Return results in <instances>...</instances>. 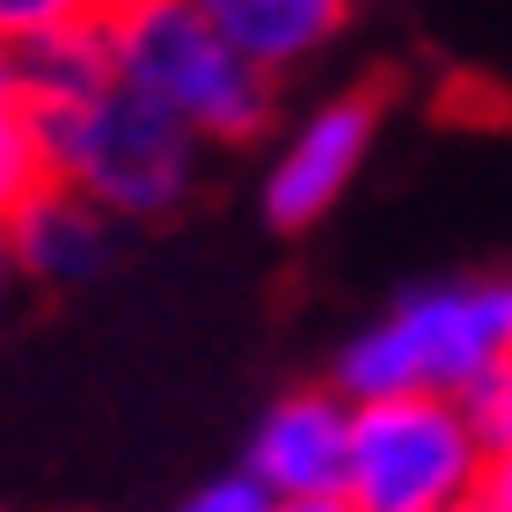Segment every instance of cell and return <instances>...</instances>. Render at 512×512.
Listing matches in <instances>:
<instances>
[{"label": "cell", "instance_id": "cell-1", "mask_svg": "<svg viewBox=\"0 0 512 512\" xmlns=\"http://www.w3.org/2000/svg\"><path fill=\"white\" fill-rule=\"evenodd\" d=\"M110 30V66L118 81L147 88L161 110H176L205 147H249L271 132L278 110V74L242 59L198 0H147L103 22Z\"/></svg>", "mask_w": 512, "mask_h": 512}, {"label": "cell", "instance_id": "cell-2", "mask_svg": "<svg viewBox=\"0 0 512 512\" xmlns=\"http://www.w3.org/2000/svg\"><path fill=\"white\" fill-rule=\"evenodd\" d=\"M44 161L59 183H74L103 205L110 220H161L191 198L198 183V147L205 139L161 110L147 88L110 74L96 96L44 110Z\"/></svg>", "mask_w": 512, "mask_h": 512}, {"label": "cell", "instance_id": "cell-3", "mask_svg": "<svg viewBox=\"0 0 512 512\" xmlns=\"http://www.w3.org/2000/svg\"><path fill=\"white\" fill-rule=\"evenodd\" d=\"M512 352V278H454V286H417L381 322L344 344L337 388L352 395H461L476 374Z\"/></svg>", "mask_w": 512, "mask_h": 512}, {"label": "cell", "instance_id": "cell-4", "mask_svg": "<svg viewBox=\"0 0 512 512\" xmlns=\"http://www.w3.org/2000/svg\"><path fill=\"white\" fill-rule=\"evenodd\" d=\"M483 439L469 432L461 395L403 388L352 403V469L344 505L352 512H454L476 498Z\"/></svg>", "mask_w": 512, "mask_h": 512}, {"label": "cell", "instance_id": "cell-5", "mask_svg": "<svg viewBox=\"0 0 512 512\" xmlns=\"http://www.w3.org/2000/svg\"><path fill=\"white\" fill-rule=\"evenodd\" d=\"M374 139H381V88H344V96L315 103L308 118L286 132V147L271 154V169H264V220L278 235L315 227L359 183Z\"/></svg>", "mask_w": 512, "mask_h": 512}, {"label": "cell", "instance_id": "cell-6", "mask_svg": "<svg viewBox=\"0 0 512 512\" xmlns=\"http://www.w3.org/2000/svg\"><path fill=\"white\" fill-rule=\"evenodd\" d=\"M249 469L264 476L278 512H344L352 469V395L344 388H293L256 417Z\"/></svg>", "mask_w": 512, "mask_h": 512}, {"label": "cell", "instance_id": "cell-7", "mask_svg": "<svg viewBox=\"0 0 512 512\" xmlns=\"http://www.w3.org/2000/svg\"><path fill=\"white\" fill-rule=\"evenodd\" d=\"M8 242H15V264H22V286H88L103 264H110V213L74 183L44 176L30 198L8 213Z\"/></svg>", "mask_w": 512, "mask_h": 512}, {"label": "cell", "instance_id": "cell-8", "mask_svg": "<svg viewBox=\"0 0 512 512\" xmlns=\"http://www.w3.org/2000/svg\"><path fill=\"white\" fill-rule=\"evenodd\" d=\"M198 8L242 59L264 66V74L308 66L315 52H330L337 30L352 22V0H198Z\"/></svg>", "mask_w": 512, "mask_h": 512}, {"label": "cell", "instance_id": "cell-9", "mask_svg": "<svg viewBox=\"0 0 512 512\" xmlns=\"http://www.w3.org/2000/svg\"><path fill=\"white\" fill-rule=\"evenodd\" d=\"M110 74H118V66H110V30L96 15H74V22H59V30H44V37L8 44V81L37 118L96 96Z\"/></svg>", "mask_w": 512, "mask_h": 512}, {"label": "cell", "instance_id": "cell-10", "mask_svg": "<svg viewBox=\"0 0 512 512\" xmlns=\"http://www.w3.org/2000/svg\"><path fill=\"white\" fill-rule=\"evenodd\" d=\"M44 176H52V161H44V125H37V110L15 96V81L0 74V220H8Z\"/></svg>", "mask_w": 512, "mask_h": 512}, {"label": "cell", "instance_id": "cell-11", "mask_svg": "<svg viewBox=\"0 0 512 512\" xmlns=\"http://www.w3.org/2000/svg\"><path fill=\"white\" fill-rule=\"evenodd\" d=\"M461 410H469V432L483 439V454L512 447V352L491 366V374H476L461 388Z\"/></svg>", "mask_w": 512, "mask_h": 512}, {"label": "cell", "instance_id": "cell-12", "mask_svg": "<svg viewBox=\"0 0 512 512\" xmlns=\"http://www.w3.org/2000/svg\"><path fill=\"white\" fill-rule=\"evenodd\" d=\"M191 512H278V498L264 491V476L242 461L235 476H213V483H205V491L191 498Z\"/></svg>", "mask_w": 512, "mask_h": 512}, {"label": "cell", "instance_id": "cell-13", "mask_svg": "<svg viewBox=\"0 0 512 512\" xmlns=\"http://www.w3.org/2000/svg\"><path fill=\"white\" fill-rule=\"evenodd\" d=\"M88 15L81 0H0V44H22V37H44L59 22Z\"/></svg>", "mask_w": 512, "mask_h": 512}, {"label": "cell", "instance_id": "cell-14", "mask_svg": "<svg viewBox=\"0 0 512 512\" xmlns=\"http://www.w3.org/2000/svg\"><path fill=\"white\" fill-rule=\"evenodd\" d=\"M469 505H483V512H512V447L483 454V469H476V498H469Z\"/></svg>", "mask_w": 512, "mask_h": 512}, {"label": "cell", "instance_id": "cell-15", "mask_svg": "<svg viewBox=\"0 0 512 512\" xmlns=\"http://www.w3.org/2000/svg\"><path fill=\"white\" fill-rule=\"evenodd\" d=\"M15 293H22V264H15V242H8V220H0V322H8V308H15Z\"/></svg>", "mask_w": 512, "mask_h": 512}, {"label": "cell", "instance_id": "cell-16", "mask_svg": "<svg viewBox=\"0 0 512 512\" xmlns=\"http://www.w3.org/2000/svg\"><path fill=\"white\" fill-rule=\"evenodd\" d=\"M81 8L96 15V22H110V15H125V8H147V0H81Z\"/></svg>", "mask_w": 512, "mask_h": 512}, {"label": "cell", "instance_id": "cell-17", "mask_svg": "<svg viewBox=\"0 0 512 512\" xmlns=\"http://www.w3.org/2000/svg\"><path fill=\"white\" fill-rule=\"evenodd\" d=\"M0 74H8V44H0Z\"/></svg>", "mask_w": 512, "mask_h": 512}]
</instances>
